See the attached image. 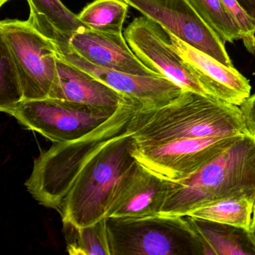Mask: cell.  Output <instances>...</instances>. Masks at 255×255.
Returning a JSON list of instances; mask_svg holds the SVG:
<instances>
[{"instance_id":"ba28073f","label":"cell","mask_w":255,"mask_h":255,"mask_svg":"<svg viewBox=\"0 0 255 255\" xmlns=\"http://www.w3.org/2000/svg\"><path fill=\"white\" fill-rule=\"evenodd\" d=\"M241 135L183 138L133 148L132 155L140 165L161 178L179 181L196 172Z\"/></svg>"},{"instance_id":"ac0fdd59","label":"cell","mask_w":255,"mask_h":255,"mask_svg":"<svg viewBox=\"0 0 255 255\" xmlns=\"http://www.w3.org/2000/svg\"><path fill=\"white\" fill-rule=\"evenodd\" d=\"M255 199L249 197H231L210 201L189 210L185 216L249 229Z\"/></svg>"},{"instance_id":"5b68a950","label":"cell","mask_w":255,"mask_h":255,"mask_svg":"<svg viewBox=\"0 0 255 255\" xmlns=\"http://www.w3.org/2000/svg\"><path fill=\"white\" fill-rule=\"evenodd\" d=\"M111 255H204L186 216L107 217Z\"/></svg>"},{"instance_id":"d4e9b609","label":"cell","mask_w":255,"mask_h":255,"mask_svg":"<svg viewBox=\"0 0 255 255\" xmlns=\"http://www.w3.org/2000/svg\"><path fill=\"white\" fill-rule=\"evenodd\" d=\"M255 23V0H236Z\"/></svg>"},{"instance_id":"4316f807","label":"cell","mask_w":255,"mask_h":255,"mask_svg":"<svg viewBox=\"0 0 255 255\" xmlns=\"http://www.w3.org/2000/svg\"><path fill=\"white\" fill-rule=\"evenodd\" d=\"M8 1H10V0H0V6L2 7V5H4V4L6 3V2H8Z\"/></svg>"},{"instance_id":"8fae6325","label":"cell","mask_w":255,"mask_h":255,"mask_svg":"<svg viewBox=\"0 0 255 255\" xmlns=\"http://www.w3.org/2000/svg\"><path fill=\"white\" fill-rule=\"evenodd\" d=\"M53 40L57 47L58 55L62 59L81 68L129 98L141 110L166 105L183 92L178 85L162 75L142 77L97 66L79 56L60 37H56Z\"/></svg>"},{"instance_id":"277c9868","label":"cell","mask_w":255,"mask_h":255,"mask_svg":"<svg viewBox=\"0 0 255 255\" xmlns=\"http://www.w3.org/2000/svg\"><path fill=\"white\" fill-rule=\"evenodd\" d=\"M122 105L105 123L87 135L68 142L54 143L34 161L25 186L44 207L59 211L76 177L88 161L110 140L128 130L137 109Z\"/></svg>"},{"instance_id":"4fadbf2b","label":"cell","mask_w":255,"mask_h":255,"mask_svg":"<svg viewBox=\"0 0 255 255\" xmlns=\"http://www.w3.org/2000/svg\"><path fill=\"white\" fill-rule=\"evenodd\" d=\"M76 53L101 68L142 77L162 75L146 66L131 50L122 34L97 32L83 28L71 35H56Z\"/></svg>"},{"instance_id":"cb8c5ba5","label":"cell","mask_w":255,"mask_h":255,"mask_svg":"<svg viewBox=\"0 0 255 255\" xmlns=\"http://www.w3.org/2000/svg\"><path fill=\"white\" fill-rule=\"evenodd\" d=\"M240 108L248 129L252 133H255V93L249 97Z\"/></svg>"},{"instance_id":"3957f363","label":"cell","mask_w":255,"mask_h":255,"mask_svg":"<svg viewBox=\"0 0 255 255\" xmlns=\"http://www.w3.org/2000/svg\"><path fill=\"white\" fill-rule=\"evenodd\" d=\"M231 197L255 198V133L239 137L186 178L169 181L159 215L183 216L201 204Z\"/></svg>"},{"instance_id":"7402d4cb","label":"cell","mask_w":255,"mask_h":255,"mask_svg":"<svg viewBox=\"0 0 255 255\" xmlns=\"http://www.w3.org/2000/svg\"><path fill=\"white\" fill-rule=\"evenodd\" d=\"M23 100L21 82L12 55L0 39V107Z\"/></svg>"},{"instance_id":"484cf974","label":"cell","mask_w":255,"mask_h":255,"mask_svg":"<svg viewBox=\"0 0 255 255\" xmlns=\"http://www.w3.org/2000/svg\"><path fill=\"white\" fill-rule=\"evenodd\" d=\"M249 239L253 245L255 250V198L254 201L253 212H252V221H251L250 227L248 230Z\"/></svg>"},{"instance_id":"603a6c76","label":"cell","mask_w":255,"mask_h":255,"mask_svg":"<svg viewBox=\"0 0 255 255\" xmlns=\"http://www.w3.org/2000/svg\"><path fill=\"white\" fill-rule=\"evenodd\" d=\"M231 17L241 31L245 47L252 54H255V23L236 0H222Z\"/></svg>"},{"instance_id":"6da1fadb","label":"cell","mask_w":255,"mask_h":255,"mask_svg":"<svg viewBox=\"0 0 255 255\" xmlns=\"http://www.w3.org/2000/svg\"><path fill=\"white\" fill-rule=\"evenodd\" d=\"M130 128L134 149L183 138L250 132L240 107L190 90H183L162 107L137 109Z\"/></svg>"},{"instance_id":"d6986e66","label":"cell","mask_w":255,"mask_h":255,"mask_svg":"<svg viewBox=\"0 0 255 255\" xmlns=\"http://www.w3.org/2000/svg\"><path fill=\"white\" fill-rule=\"evenodd\" d=\"M62 223V232L69 255H111L107 218L86 226H77L69 222Z\"/></svg>"},{"instance_id":"ffe728a7","label":"cell","mask_w":255,"mask_h":255,"mask_svg":"<svg viewBox=\"0 0 255 255\" xmlns=\"http://www.w3.org/2000/svg\"><path fill=\"white\" fill-rule=\"evenodd\" d=\"M128 5L124 0H95L77 16L85 26L92 30L122 34Z\"/></svg>"},{"instance_id":"9c48e42d","label":"cell","mask_w":255,"mask_h":255,"mask_svg":"<svg viewBox=\"0 0 255 255\" xmlns=\"http://www.w3.org/2000/svg\"><path fill=\"white\" fill-rule=\"evenodd\" d=\"M124 1L159 25L166 33L227 66H233L225 43L203 21L187 0Z\"/></svg>"},{"instance_id":"52a82bcc","label":"cell","mask_w":255,"mask_h":255,"mask_svg":"<svg viewBox=\"0 0 255 255\" xmlns=\"http://www.w3.org/2000/svg\"><path fill=\"white\" fill-rule=\"evenodd\" d=\"M0 110L29 130L41 134L52 142L62 143L87 135L108 121L118 110L110 111L47 98L23 100L0 107Z\"/></svg>"},{"instance_id":"7c38bea8","label":"cell","mask_w":255,"mask_h":255,"mask_svg":"<svg viewBox=\"0 0 255 255\" xmlns=\"http://www.w3.org/2000/svg\"><path fill=\"white\" fill-rule=\"evenodd\" d=\"M168 35L174 50L208 96L239 107L247 101L252 86L234 66H227L174 35Z\"/></svg>"},{"instance_id":"e0dca14e","label":"cell","mask_w":255,"mask_h":255,"mask_svg":"<svg viewBox=\"0 0 255 255\" xmlns=\"http://www.w3.org/2000/svg\"><path fill=\"white\" fill-rule=\"evenodd\" d=\"M30 7L29 19L47 36L68 35L85 26L78 16L70 11L61 0H27Z\"/></svg>"},{"instance_id":"7a4b0ae2","label":"cell","mask_w":255,"mask_h":255,"mask_svg":"<svg viewBox=\"0 0 255 255\" xmlns=\"http://www.w3.org/2000/svg\"><path fill=\"white\" fill-rule=\"evenodd\" d=\"M132 133L129 125L82 168L58 211L62 222L86 226L108 217L121 189L140 166L132 155Z\"/></svg>"},{"instance_id":"44dd1931","label":"cell","mask_w":255,"mask_h":255,"mask_svg":"<svg viewBox=\"0 0 255 255\" xmlns=\"http://www.w3.org/2000/svg\"><path fill=\"white\" fill-rule=\"evenodd\" d=\"M203 21L224 43L241 39L240 28L222 0H187Z\"/></svg>"},{"instance_id":"5bb4252c","label":"cell","mask_w":255,"mask_h":255,"mask_svg":"<svg viewBox=\"0 0 255 255\" xmlns=\"http://www.w3.org/2000/svg\"><path fill=\"white\" fill-rule=\"evenodd\" d=\"M57 68L59 83L52 98L110 111H116L124 104L133 102L59 55Z\"/></svg>"},{"instance_id":"2e32d148","label":"cell","mask_w":255,"mask_h":255,"mask_svg":"<svg viewBox=\"0 0 255 255\" xmlns=\"http://www.w3.org/2000/svg\"><path fill=\"white\" fill-rule=\"evenodd\" d=\"M187 217L204 255H255L248 231L231 225Z\"/></svg>"},{"instance_id":"9a60e30c","label":"cell","mask_w":255,"mask_h":255,"mask_svg":"<svg viewBox=\"0 0 255 255\" xmlns=\"http://www.w3.org/2000/svg\"><path fill=\"white\" fill-rule=\"evenodd\" d=\"M169 181L140 165L121 189L108 217L142 218L160 214Z\"/></svg>"},{"instance_id":"30bf717a","label":"cell","mask_w":255,"mask_h":255,"mask_svg":"<svg viewBox=\"0 0 255 255\" xmlns=\"http://www.w3.org/2000/svg\"><path fill=\"white\" fill-rule=\"evenodd\" d=\"M124 36L134 54L146 66L183 90L207 95L174 50L168 34L157 23L144 15L136 17L126 28Z\"/></svg>"},{"instance_id":"8992f818","label":"cell","mask_w":255,"mask_h":255,"mask_svg":"<svg viewBox=\"0 0 255 255\" xmlns=\"http://www.w3.org/2000/svg\"><path fill=\"white\" fill-rule=\"evenodd\" d=\"M0 39L12 55L21 82L23 100L51 98L59 83L54 40L44 35L30 19L1 21Z\"/></svg>"}]
</instances>
